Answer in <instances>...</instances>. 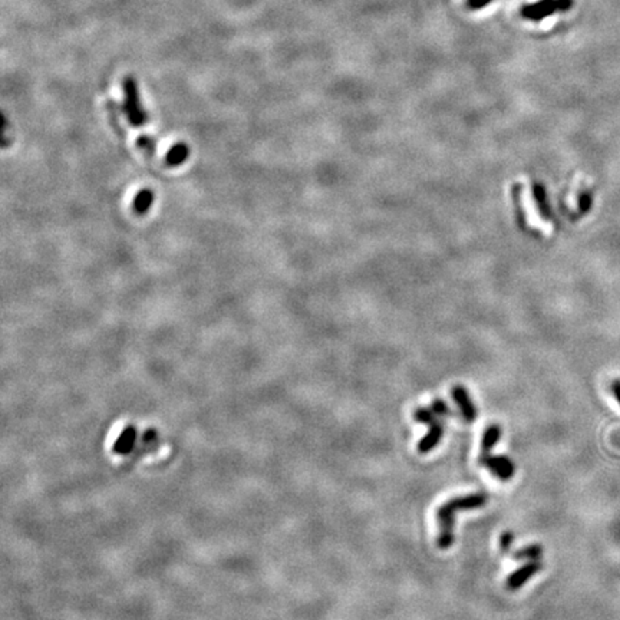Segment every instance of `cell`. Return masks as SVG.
<instances>
[{"label":"cell","mask_w":620,"mask_h":620,"mask_svg":"<svg viewBox=\"0 0 620 620\" xmlns=\"http://www.w3.org/2000/svg\"><path fill=\"white\" fill-rule=\"evenodd\" d=\"M612 389H613V395L616 396V400H617V402L620 404V381H616L614 384H613V386H612Z\"/></svg>","instance_id":"9a60e30c"},{"label":"cell","mask_w":620,"mask_h":620,"mask_svg":"<svg viewBox=\"0 0 620 620\" xmlns=\"http://www.w3.org/2000/svg\"><path fill=\"white\" fill-rule=\"evenodd\" d=\"M453 398L457 402V405L461 411V415L467 421V423H474L476 418H477V408L473 404V401H471L467 389L462 386H455L453 389Z\"/></svg>","instance_id":"5b68a950"},{"label":"cell","mask_w":620,"mask_h":620,"mask_svg":"<svg viewBox=\"0 0 620 620\" xmlns=\"http://www.w3.org/2000/svg\"><path fill=\"white\" fill-rule=\"evenodd\" d=\"M488 497L485 492L468 494L464 497H455L450 501L444 503L438 511L437 518L439 523V534L437 544L441 550L450 549L454 543V515L457 511L465 510H477L487 504Z\"/></svg>","instance_id":"6da1fadb"},{"label":"cell","mask_w":620,"mask_h":620,"mask_svg":"<svg viewBox=\"0 0 620 620\" xmlns=\"http://www.w3.org/2000/svg\"><path fill=\"white\" fill-rule=\"evenodd\" d=\"M188 156V148L184 144H179L177 146L172 148V151L168 156V161L169 164H180L186 160V157Z\"/></svg>","instance_id":"30bf717a"},{"label":"cell","mask_w":620,"mask_h":620,"mask_svg":"<svg viewBox=\"0 0 620 620\" xmlns=\"http://www.w3.org/2000/svg\"><path fill=\"white\" fill-rule=\"evenodd\" d=\"M543 568L541 561L536 560V561H529L524 566H522L520 568H517L515 572H513L507 580H506V587L511 591H515L518 589H522L530 579H533L540 570Z\"/></svg>","instance_id":"277c9868"},{"label":"cell","mask_w":620,"mask_h":620,"mask_svg":"<svg viewBox=\"0 0 620 620\" xmlns=\"http://www.w3.org/2000/svg\"><path fill=\"white\" fill-rule=\"evenodd\" d=\"M123 93H126V105H123V111H126L128 121L135 127L142 126L146 121V114L141 108L139 104V93L137 82L133 77H126L122 82Z\"/></svg>","instance_id":"7a4b0ae2"},{"label":"cell","mask_w":620,"mask_h":620,"mask_svg":"<svg viewBox=\"0 0 620 620\" xmlns=\"http://www.w3.org/2000/svg\"><path fill=\"white\" fill-rule=\"evenodd\" d=\"M414 419L418 421V423H421V424L430 425V424L435 423V421L438 419V415H437L432 409H428V408H419V409L415 411V414H414Z\"/></svg>","instance_id":"9c48e42d"},{"label":"cell","mask_w":620,"mask_h":620,"mask_svg":"<svg viewBox=\"0 0 620 620\" xmlns=\"http://www.w3.org/2000/svg\"><path fill=\"white\" fill-rule=\"evenodd\" d=\"M501 438V428L497 424L490 425L484 434H483V441H481V454H490L491 450L494 448L497 442Z\"/></svg>","instance_id":"52a82bcc"},{"label":"cell","mask_w":620,"mask_h":620,"mask_svg":"<svg viewBox=\"0 0 620 620\" xmlns=\"http://www.w3.org/2000/svg\"><path fill=\"white\" fill-rule=\"evenodd\" d=\"M428 427H430V431L418 444V451L421 454L431 453L435 446L441 442V439L444 437V427H442V423L439 419H437L435 423L430 424Z\"/></svg>","instance_id":"8992f818"},{"label":"cell","mask_w":620,"mask_h":620,"mask_svg":"<svg viewBox=\"0 0 620 620\" xmlns=\"http://www.w3.org/2000/svg\"><path fill=\"white\" fill-rule=\"evenodd\" d=\"M491 2H492V0H468V8H469V9L477 10V9L485 8V6L490 5Z\"/></svg>","instance_id":"5bb4252c"},{"label":"cell","mask_w":620,"mask_h":620,"mask_svg":"<svg viewBox=\"0 0 620 620\" xmlns=\"http://www.w3.org/2000/svg\"><path fill=\"white\" fill-rule=\"evenodd\" d=\"M431 409L438 415V416H451L453 411L450 409V407L446 405L444 401L441 400H435Z\"/></svg>","instance_id":"7c38bea8"},{"label":"cell","mask_w":620,"mask_h":620,"mask_svg":"<svg viewBox=\"0 0 620 620\" xmlns=\"http://www.w3.org/2000/svg\"><path fill=\"white\" fill-rule=\"evenodd\" d=\"M541 556H543V547L538 544H531L529 547H524L513 553V557L515 560H527V561H536L541 559Z\"/></svg>","instance_id":"ba28073f"},{"label":"cell","mask_w":620,"mask_h":620,"mask_svg":"<svg viewBox=\"0 0 620 620\" xmlns=\"http://www.w3.org/2000/svg\"><path fill=\"white\" fill-rule=\"evenodd\" d=\"M480 465L487 467L491 474H494L501 481H508L515 474V465L514 462L506 457V455H491V454H481L478 460Z\"/></svg>","instance_id":"3957f363"},{"label":"cell","mask_w":620,"mask_h":620,"mask_svg":"<svg viewBox=\"0 0 620 620\" xmlns=\"http://www.w3.org/2000/svg\"><path fill=\"white\" fill-rule=\"evenodd\" d=\"M151 203H153V192H151V191H142V192L137 197L135 210H137L138 213H144V211H146L148 209H150Z\"/></svg>","instance_id":"8fae6325"},{"label":"cell","mask_w":620,"mask_h":620,"mask_svg":"<svg viewBox=\"0 0 620 620\" xmlns=\"http://www.w3.org/2000/svg\"><path fill=\"white\" fill-rule=\"evenodd\" d=\"M513 541H514V534H513L511 531H506V533H503V536H501V538H500V547H501V550H503L504 553H507V552L510 550Z\"/></svg>","instance_id":"4fadbf2b"}]
</instances>
